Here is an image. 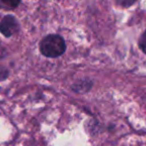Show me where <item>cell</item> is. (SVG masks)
Returning a JSON list of instances; mask_svg holds the SVG:
<instances>
[{"mask_svg":"<svg viewBox=\"0 0 146 146\" xmlns=\"http://www.w3.org/2000/svg\"><path fill=\"white\" fill-rule=\"evenodd\" d=\"M18 30V22L11 15H6L0 20V32L4 36L10 37Z\"/></svg>","mask_w":146,"mask_h":146,"instance_id":"2","label":"cell"},{"mask_svg":"<svg viewBox=\"0 0 146 146\" xmlns=\"http://www.w3.org/2000/svg\"><path fill=\"white\" fill-rule=\"evenodd\" d=\"M139 46H140V48L142 49V51L146 54V31L141 35V37H140Z\"/></svg>","mask_w":146,"mask_h":146,"instance_id":"4","label":"cell"},{"mask_svg":"<svg viewBox=\"0 0 146 146\" xmlns=\"http://www.w3.org/2000/svg\"><path fill=\"white\" fill-rule=\"evenodd\" d=\"M19 5V2H14V1H2V2H0V6H3V8L5 9H13L15 8L16 6Z\"/></svg>","mask_w":146,"mask_h":146,"instance_id":"3","label":"cell"},{"mask_svg":"<svg viewBox=\"0 0 146 146\" xmlns=\"http://www.w3.org/2000/svg\"><path fill=\"white\" fill-rule=\"evenodd\" d=\"M2 73H7V70H5V69H3V68H0V79H4L5 78V76H3L2 75Z\"/></svg>","mask_w":146,"mask_h":146,"instance_id":"5","label":"cell"},{"mask_svg":"<svg viewBox=\"0 0 146 146\" xmlns=\"http://www.w3.org/2000/svg\"><path fill=\"white\" fill-rule=\"evenodd\" d=\"M40 51L44 56L46 57H58L64 53L66 49V45L63 40V38L59 35L50 34L41 40L40 44Z\"/></svg>","mask_w":146,"mask_h":146,"instance_id":"1","label":"cell"}]
</instances>
